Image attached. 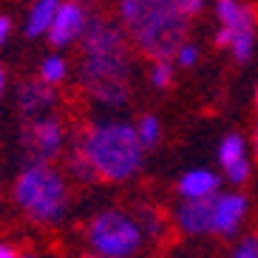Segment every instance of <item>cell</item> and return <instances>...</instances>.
Segmentation results:
<instances>
[{"mask_svg":"<svg viewBox=\"0 0 258 258\" xmlns=\"http://www.w3.org/2000/svg\"><path fill=\"white\" fill-rule=\"evenodd\" d=\"M255 105H258V91H255Z\"/></svg>","mask_w":258,"mask_h":258,"instance_id":"28","label":"cell"},{"mask_svg":"<svg viewBox=\"0 0 258 258\" xmlns=\"http://www.w3.org/2000/svg\"><path fill=\"white\" fill-rule=\"evenodd\" d=\"M137 131H139V139H142L145 148H156V142L162 139V122L151 114L137 122Z\"/></svg>","mask_w":258,"mask_h":258,"instance_id":"17","label":"cell"},{"mask_svg":"<svg viewBox=\"0 0 258 258\" xmlns=\"http://www.w3.org/2000/svg\"><path fill=\"white\" fill-rule=\"evenodd\" d=\"M15 202L37 224H57L69 210V184L48 162H31L17 176Z\"/></svg>","mask_w":258,"mask_h":258,"instance_id":"4","label":"cell"},{"mask_svg":"<svg viewBox=\"0 0 258 258\" xmlns=\"http://www.w3.org/2000/svg\"><path fill=\"white\" fill-rule=\"evenodd\" d=\"M213 199H184L176 207V227L184 235H210L213 233Z\"/></svg>","mask_w":258,"mask_h":258,"instance_id":"10","label":"cell"},{"mask_svg":"<svg viewBox=\"0 0 258 258\" xmlns=\"http://www.w3.org/2000/svg\"><path fill=\"white\" fill-rule=\"evenodd\" d=\"M219 193V176L213 170H187L179 179V196L182 199H207Z\"/></svg>","mask_w":258,"mask_h":258,"instance_id":"12","label":"cell"},{"mask_svg":"<svg viewBox=\"0 0 258 258\" xmlns=\"http://www.w3.org/2000/svg\"><path fill=\"white\" fill-rule=\"evenodd\" d=\"M9 34H12V20L6 15H0V46L9 40Z\"/></svg>","mask_w":258,"mask_h":258,"instance_id":"24","label":"cell"},{"mask_svg":"<svg viewBox=\"0 0 258 258\" xmlns=\"http://www.w3.org/2000/svg\"><path fill=\"white\" fill-rule=\"evenodd\" d=\"M216 43H219V46H230V43H233V31H230L227 26H221L219 34H216Z\"/></svg>","mask_w":258,"mask_h":258,"instance_id":"25","label":"cell"},{"mask_svg":"<svg viewBox=\"0 0 258 258\" xmlns=\"http://www.w3.org/2000/svg\"><path fill=\"white\" fill-rule=\"evenodd\" d=\"M66 77H69V62H66V57L51 54V57H46V60L40 62V80H46L48 85H60Z\"/></svg>","mask_w":258,"mask_h":258,"instance_id":"14","label":"cell"},{"mask_svg":"<svg viewBox=\"0 0 258 258\" xmlns=\"http://www.w3.org/2000/svg\"><path fill=\"white\" fill-rule=\"evenodd\" d=\"M119 15L137 48L153 60L176 57L187 34L190 17L179 0H119Z\"/></svg>","mask_w":258,"mask_h":258,"instance_id":"2","label":"cell"},{"mask_svg":"<svg viewBox=\"0 0 258 258\" xmlns=\"http://www.w3.org/2000/svg\"><path fill=\"white\" fill-rule=\"evenodd\" d=\"M145 227L139 216L125 210H105L94 216L88 224V247L102 258H128L137 255L145 244Z\"/></svg>","mask_w":258,"mask_h":258,"instance_id":"5","label":"cell"},{"mask_svg":"<svg viewBox=\"0 0 258 258\" xmlns=\"http://www.w3.org/2000/svg\"><path fill=\"white\" fill-rule=\"evenodd\" d=\"M176 60H179V66L190 69V66L199 60V48L193 46V43H182V46H179V51H176Z\"/></svg>","mask_w":258,"mask_h":258,"instance_id":"21","label":"cell"},{"mask_svg":"<svg viewBox=\"0 0 258 258\" xmlns=\"http://www.w3.org/2000/svg\"><path fill=\"white\" fill-rule=\"evenodd\" d=\"M179 6H182V12L187 17H193V15H199V12H202L205 0H179Z\"/></svg>","mask_w":258,"mask_h":258,"instance_id":"23","label":"cell"},{"mask_svg":"<svg viewBox=\"0 0 258 258\" xmlns=\"http://www.w3.org/2000/svg\"><path fill=\"white\" fill-rule=\"evenodd\" d=\"M23 145L34 156V162H51L54 156H60L62 145H66V131H62L60 119L51 114L34 116V119H26Z\"/></svg>","mask_w":258,"mask_h":258,"instance_id":"7","label":"cell"},{"mask_svg":"<svg viewBox=\"0 0 258 258\" xmlns=\"http://www.w3.org/2000/svg\"><path fill=\"white\" fill-rule=\"evenodd\" d=\"M255 151H258V137H255Z\"/></svg>","mask_w":258,"mask_h":258,"instance_id":"29","label":"cell"},{"mask_svg":"<svg viewBox=\"0 0 258 258\" xmlns=\"http://www.w3.org/2000/svg\"><path fill=\"white\" fill-rule=\"evenodd\" d=\"M57 102V94H54V85H48L46 80H31L23 83L20 91H17V105H20V114L23 119H34V116L48 114Z\"/></svg>","mask_w":258,"mask_h":258,"instance_id":"11","label":"cell"},{"mask_svg":"<svg viewBox=\"0 0 258 258\" xmlns=\"http://www.w3.org/2000/svg\"><path fill=\"white\" fill-rule=\"evenodd\" d=\"M244 216H247V196H241V193L219 196L216 193V199H213V233L216 235H224V238L235 235Z\"/></svg>","mask_w":258,"mask_h":258,"instance_id":"9","label":"cell"},{"mask_svg":"<svg viewBox=\"0 0 258 258\" xmlns=\"http://www.w3.org/2000/svg\"><path fill=\"white\" fill-rule=\"evenodd\" d=\"M224 173H227V179H230V182H235V184L247 182V176H250V162H247V156L238 159V162H233V165H227V167H224Z\"/></svg>","mask_w":258,"mask_h":258,"instance_id":"20","label":"cell"},{"mask_svg":"<svg viewBox=\"0 0 258 258\" xmlns=\"http://www.w3.org/2000/svg\"><path fill=\"white\" fill-rule=\"evenodd\" d=\"M15 255H17V250L12 247V244L0 241V258H15Z\"/></svg>","mask_w":258,"mask_h":258,"instance_id":"26","label":"cell"},{"mask_svg":"<svg viewBox=\"0 0 258 258\" xmlns=\"http://www.w3.org/2000/svg\"><path fill=\"white\" fill-rule=\"evenodd\" d=\"M139 221H142V227H145V235H159L162 233V216L156 210H151V207H142V210L137 213Z\"/></svg>","mask_w":258,"mask_h":258,"instance_id":"19","label":"cell"},{"mask_svg":"<svg viewBox=\"0 0 258 258\" xmlns=\"http://www.w3.org/2000/svg\"><path fill=\"white\" fill-rule=\"evenodd\" d=\"M235 258H258V235L244 238V241L235 247Z\"/></svg>","mask_w":258,"mask_h":258,"instance_id":"22","label":"cell"},{"mask_svg":"<svg viewBox=\"0 0 258 258\" xmlns=\"http://www.w3.org/2000/svg\"><path fill=\"white\" fill-rule=\"evenodd\" d=\"M216 15H219L221 26L233 31L230 48H233L235 60L247 62L252 57V46H255V12L250 6H241L238 0H219Z\"/></svg>","mask_w":258,"mask_h":258,"instance_id":"6","label":"cell"},{"mask_svg":"<svg viewBox=\"0 0 258 258\" xmlns=\"http://www.w3.org/2000/svg\"><path fill=\"white\" fill-rule=\"evenodd\" d=\"M173 83V66L167 57H159V60H153V69H151V85L156 88H167V85Z\"/></svg>","mask_w":258,"mask_h":258,"instance_id":"18","label":"cell"},{"mask_svg":"<svg viewBox=\"0 0 258 258\" xmlns=\"http://www.w3.org/2000/svg\"><path fill=\"white\" fill-rule=\"evenodd\" d=\"M69 170H71V176H77V179H80V182H91V179H97L91 162H88V156L83 153V148H80V145H77L74 151L69 153Z\"/></svg>","mask_w":258,"mask_h":258,"instance_id":"16","label":"cell"},{"mask_svg":"<svg viewBox=\"0 0 258 258\" xmlns=\"http://www.w3.org/2000/svg\"><path fill=\"white\" fill-rule=\"evenodd\" d=\"M244 156H247V153H244V139L241 137L230 134V137L221 139V145H219V162L224 167L233 165V162H238V159H244Z\"/></svg>","mask_w":258,"mask_h":258,"instance_id":"15","label":"cell"},{"mask_svg":"<svg viewBox=\"0 0 258 258\" xmlns=\"http://www.w3.org/2000/svg\"><path fill=\"white\" fill-rule=\"evenodd\" d=\"M128 71H131V46L125 31L102 17L88 20L83 34V66L80 83L97 102L119 108L128 102Z\"/></svg>","mask_w":258,"mask_h":258,"instance_id":"1","label":"cell"},{"mask_svg":"<svg viewBox=\"0 0 258 258\" xmlns=\"http://www.w3.org/2000/svg\"><path fill=\"white\" fill-rule=\"evenodd\" d=\"M88 12H85V6L80 3V0H62L60 3V12H57V17H54L51 29H48V43H51L54 48H66L71 46V43H77V40L85 34V29H88Z\"/></svg>","mask_w":258,"mask_h":258,"instance_id":"8","label":"cell"},{"mask_svg":"<svg viewBox=\"0 0 258 258\" xmlns=\"http://www.w3.org/2000/svg\"><path fill=\"white\" fill-rule=\"evenodd\" d=\"M62 0H34V6L29 9V17H26V37H46L48 29H51L54 17L60 12Z\"/></svg>","mask_w":258,"mask_h":258,"instance_id":"13","label":"cell"},{"mask_svg":"<svg viewBox=\"0 0 258 258\" xmlns=\"http://www.w3.org/2000/svg\"><path fill=\"white\" fill-rule=\"evenodd\" d=\"M3 88H6V71H3V66H0V97H3Z\"/></svg>","mask_w":258,"mask_h":258,"instance_id":"27","label":"cell"},{"mask_svg":"<svg viewBox=\"0 0 258 258\" xmlns=\"http://www.w3.org/2000/svg\"><path fill=\"white\" fill-rule=\"evenodd\" d=\"M80 148L88 156L94 173L108 182H125L142 170L145 148L137 125L131 122H99L83 134Z\"/></svg>","mask_w":258,"mask_h":258,"instance_id":"3","label":"cell"}]
</instances>
